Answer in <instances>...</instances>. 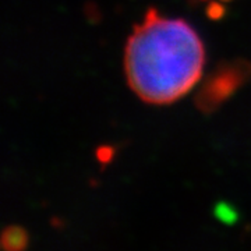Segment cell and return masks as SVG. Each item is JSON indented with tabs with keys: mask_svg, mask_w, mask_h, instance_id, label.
Listing matches in <instances>:
<instances>
[{
	"mask_svg": "<svg viewBox=\"0 0 251 251\" xmlns=\"http://www.w3.org/2000/svg\"><path fill=\"white\" fill-rule=\"evenodd\" d=\"M205 64V49L197 31L181 18L148 10L128 36L125 74L138 98L168 105L196 87Z\"/></svg>",
	"mask_w": 251,
	"mask_h": 251,
	"instance_id": "1",
	"label": "cell"
},
{
	"mask_svg": "<svg viewBox=\"0 0 251 251\" xmlns=\"http://www.w3.org/2000/svg\"><path fill=\"white\" fill-rule=\"evenodd\" d=\"M249 67L246 64L236 66L229 64L225 67H219L206 81L205 85L198 94V103L200 108L204 110H211L221 105V102L229 98L234 90H237L247 75Z\"/></svg>",
	"mask_w": 251,
	"mask_h": 251,
	"instance_id": "2",
	"label": "cell"
},
{
	"mask_svg": "<svg viewBox=\"0 0 251 251\" xmlns=\"http://www.w3.org/2000/svg\"><path fill=\"white\" fill-rule=\"evenodd\" d=\"M200 1H205V3H209L211 6H215V4L222 6V4H226V3L232 1V0H200Z\"/></svg>",
	"mask_w": 251,
	"mask_h": 251,
	"instance_id": "4",
	"label": "cell"
},
{
	"mask_svg": "<svg viewBox=\"0 0 251 251\" xmlns=\"http://www.w3.org/2000/svg\"><path fill=\"white\" fill-rule=\"evenodd\" d=\"M27 244V234L20 227H9L3 234V246L9 251H21Z\"/></svg>",
	"mask_w": 251,
	"mask_h": 251,
	"instance_id": "3",
	"label": "cell"
}]
</instances>
